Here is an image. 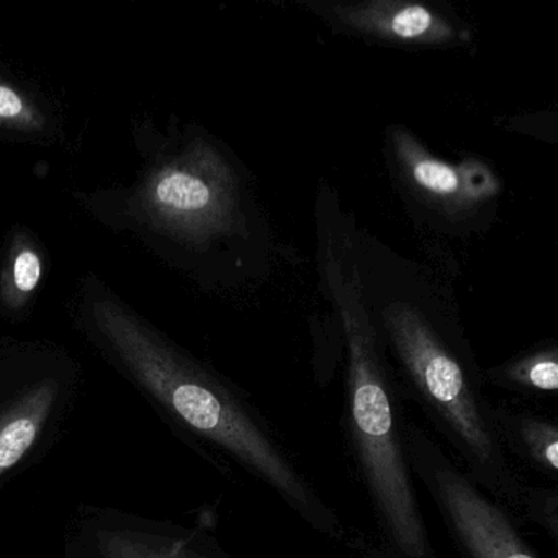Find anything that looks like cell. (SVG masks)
I'll return each instance as SVG.
<instances>
[{"label":"cell","instance_id":"6da1fadb","mask_svg":"<svg viewBox=\"0 0 558 558\" xmlns=\"http://www.w3.org/2000/svg\"><path fill=\"white\" fill-rule=\"evenodd\" d=\"M87 326L110 364L169 424L233 457L316 524L331 525L272 436L215 375L110 296L89 300Z\"/></svg>","mask_w":558,"mask_h":558},{"label":"cell","instance_id":"7a4b0ae2","mask_svg":"<svg viewBox=\"0 0 558 558\" xmlns=\"http://www.w3.org/2000/svg\"><path fill=\"white\" fill-rule=\"evenodd\" d=\"M325 272L348 339L349 429L365 483L398 550L410 558H426L429 538L408 472L377 336L365 312L357 266L345 270L328 251Z\"/></svg>","mask_w":558,"mask_h":558},{"label":"cell","instance_id":"3957f363","mask_svg":"<svg viewBox=\"0 0 558 558\" xmlns=\"http://www.w3.org/2000/svg\"><path fill=\"white\" fill-rule=\"evenodd\" d=\"M80 390V365L63 349L0 345V489L57 444Z\"/></svg>","mask_w":558,"mask_h":558},{"label":"cell","instance_id":"277c9868","mask_svg":"<svg viewBox=\"0 0 558 558\" xmlns=\"http://www.w3.org/2000/svg\"><path fill=\"white\" fill-rule=\"evenodd\" d=\"M381 322L414 387L442 421L459 449L478 469L499 472L501 456L488 416L462 365L437 338L420 310L395 303L384 310Z\"/></svg>","mask_w":558,"mask_h":558},{"label":"cell","instance_id":"5b68a950","mask_svg":"<svg viewBox=\"0 0 558 558\" xmlns=\"http://www.w3.org/2000/svg\"><path fill=\"white\" fill-rule=\"evenodd\" d=\"M153 207L179 231L208 238L231 230L236 182L220 155L198 146L153 178Z\"/></svg>","mask_w":558,"mask_h":558},{"label":"cell","instance_id":"8992f818","mask_svg":"<svg viewBox=\"0 0 558 558\" xmlns=\"http://www.w3.org/2000/svg\"><path fill=\"white\" fill-rule=\"evenodd\" d=\"M423 465L430 488L457 537L472 558H537L519 537L505 512L478 492L456 466L437 453Z\"/></svg>","mask_w":558,"mask_h":558},{"label":"cell","instance_id":"52a82bcc","mask_svg":"<svg viewBox=\"0 0 558 558\" xmlns=\"http://www.w3.org/2000/svg\"><path fill=\"white\" fill-rule=\"evenodd\" d=\"M404 178L430 201L449 208H466L492 197L495 181L480 166L447 165L430 156L404 129L391 132Z\"/></svg>","mask_w":558,"mask_h":558},{"label":"cell","instance_id":"ba28073f","mask_svg":"<svg viewBox=\"0 0 558 558\" xmlns=\"http://www.w3.org/2000/svg\"><path fill=\"white\" fill-rule=\"evenodd\" d=\"M90 535L97 558H211L197 535L149 519L100 512Z\"/></svg>","mask_w":558,"mask_h":558},{"label":"cell","instance_id":"9c48e42d","mask_svg":"<svg viewBox=\"0 0 558 558\" xmlns=\"http://www.w3.org/2000/svg\"><path fill=\"white\" fill-rule=\"evenodd\" d=\"M335 15L354 31L398 44L440 45L457 38L456 27L444 15L413 2L336 5Z\"/></svg>","mask_w":558,"mask_h":558},{"label":"cell","instance_id":"30bf717a","mask_svg":"<svg viewBox=\"0 0 558 558\" xmlns=\"http://www.w3.org/2000/svg\"><path fill=\"white\" fill-rule=\"evenodd\" d=\"M514 434L522 452L541 466L544 472L555 475L558 470L557 426L537 417L524 416L515 420Z\"/></svg>","mask_w":558,"mask_h":558},{"label":"cell","instance_id":"8fae6325","mask_svg":"<svg viewBox=\"0 0 558 558\" xmlns=\"http://www.w3.org/2000/svg\"><path fill=\"white\" fill-rule=\"evenodd\" d=\"M499 377L506 384L527 390L541 391V393H554L558 388V361L557 351H542L529 355L522 361L508 365Z\"/></svg>","mask_w":558,"mask_h":558},{"label":"cell","instance_id":"7c38bea8","mask_svg":"<svg viewBox=\"0 0 558 558\" xmlns=\"http://www.w3.org/2000/svg\"><path fill=\"white\" fill-rule=\"evenodd\" d=\"M44 279V257L37 247L22 243L11 254L8 267V290L17 300H25Z\"/></svg>","mask_w":558,"mask_h":558},{"label":"cell","instance_id":"4fadbf2b","mask_svg":"<svg viewBox=\"0 0 558 558\" xmlns=\"http://www.w3.org/2000/svg\"><path fill=\"white\" fill-rule=\"evenodd\" d=\"M0 125L22 132H38L44 116L14 84L0 80Z\"/></svg>","mask_w":558,"mask_h":558}]
</instances>
